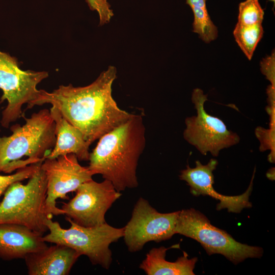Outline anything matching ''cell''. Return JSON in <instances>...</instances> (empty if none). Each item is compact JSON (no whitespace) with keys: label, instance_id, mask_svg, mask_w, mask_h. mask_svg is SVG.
Here are the masks:
<instances>
[{"label":"cell","instance_id":"obj_20","mask_svg":"<svg viewBox=\"0 0 275 275\" xmlns=\"http://www.w3.org/2000/svg\"><path fill=\"white\" fill-rule=\"evenodd\" d=\"M42 163H34L21 168L12 175H0V199L10 185L17 181L29 179L41 167Z\"/></svg>","mask_w":275,"mask_h":275},{"label":"cell","instance_id":"obj_10","mask_svg":"<svg viewBox=\"0 0 275 275\" xmlns=\"http://www.w3.org/2000/svg\"><path fill=\"white\" fill-rule=\"evenodd\" d=\"M75 196L61 209L66 218L85 227H94L106 222L105 215L121 196L112 183L104 179L97 182L91 179L81 184Z\"/></svg>","mask_w":275,"mask_h":275},{"label":"cell","instance_id":"obj_16","mask_svg":"<svg viewBox=\"0 0 275 275\" xmlns=\"http://www.w3.org/2000/svg\"><path fill=\"white\" fill-rule=\"evenodd\" d=\"M170 248H153L147 254L140 268L148 275H193L197 258L188 259L185 253L175 262L166 260V252Z\"/></svg>","mask_w":275,"mask_h":275},{"label":"cell","instance_id":"obj_5","mask_svg":"<svg viewBox=\"0 0 275 275\" xmlns=\"http://www.w3.org/2000/svg\"><path fill=\"white\" fill-rule=\"evenodd\" d=\"M68 229L63 228L57 222L47 218L45 225L49 233L43 236L44 241L70 247L80 256L88 257L93 265L108 269L112 261L110 244L123 236V228L113 227L106 223L97 226L85 227L71 219Z\"/></svg>","mask_w":275,"mask_h":275},{"label":"cell","instance_id":"obj_4","mask_svg":"<svg viewBox=\"0 0 275 275\" xmlns=\"http://www.w3.org/2000/svg\"><path fill=\"white\" fill-rule=\"evenodd\" d=\"M46 190V177L41 167L26 184L21 181L12 183L0 202V224L20 225L43 234L48 231L45 225L48 218L45 210Z\"/></svg>","mask_w":275,"mask_h":275},{"label":"cell","instance_id":"obj_9","mask_svg":"<svg viewBox=\"0 0 275 275\" xmlns=\"http://www.w3.org/2000/svg\"><path fill=\"white\" fill-rule=\"evenodd\" d=\"M179 211L160 213L141 197L134 206L130 219L123 228V236L131 253L141 250L149 241L158 242L170 239L175 234Z\"/></svg>","mask_w":275,"mask_h":275},{"label":"cell","instance_id":"obj_1","mask_svg":"<svg viewBox=\"0 0 275 275\" xmlns=\"http://www.w3.org/2000/svg\"><path fill=\"white\" fill-rule=\"evenodd\" d=\"M116 74V68L110 66L87 86L61 85L51 92L40 90L32 107L51 104L82 132L90 145L133 115L119 108L113 97L112 87Z\"/></svg>","mask_w":275,"mask_h":275},{"label":"cell","instance_id":"obj_21","mask_svg":"<svg viewBox=\"0 0 275 275\" xmlns=\"http://www.w3.org/2000/svg\"><path fill=\"white\" fill-rule=\"evenodd\" d=\"M262 72L266 78L271 82V85L274 87V53L264 59L261 63Z\"/></svg>","mask_w":275,"mask_h":275},{"label":"cell","instance_id":"obj_19","mask_svg":"<svg viewBox=\"0 0 275 275\" xmlns=\"http://www.w3.org/2000/svg\"><path fill=\"white\" fill-rule=\"evenodd\" d=\"M264 14L258 0H245L239 4L237 23L242 25L262 24Z\"/></svg>","mask_w":275,"mask_h":275},{"label":"cell","instance_id":"obj_11","mask_svg":"<svg viewBox=\"0 0 275 275\" xmlns=\"http://www.w3.org/2000/svg\"><path fill=\"white\" fill-rule=\"evenodd\" d=\"M75 154H68L46 158L41 164L46 177L45 210L49 218L64 214L63 210L56 206L58 199L68 200V193L76 191L81 184L92 179L93 173L88 167L81 166Z\"/></svg>","mask_w":275,"mask_h":275},{"label":"cell","instance_id":"obj_23","mask_svg":"<svg viewBox=\"0 0 275 275\" xmlns=\"http://www.w3.org/2000/svg\"><path fill=\"white\" fill-rule=\"evenodd\" d=\"M269 1L273 2L274 4L275 0H269Z\"/></svg>","mask_w":275,"mask_h":275},{"label":"cell","instance_id":"obj_3","mask_svg":"<svg viewBox=\"0 0 275 275\" xmlns=\"http://www.w3.org/2000/svg\"><path fill=\"white\" fill-rule=\"evenodd\" d=\"M22 126L13 125L9 136H0V172L10 174L28 166L43 162L56 142L55 123L45 108L26 118Z\"/></svg>","mask_w":275,"mask_h":275},{"label":"cell","instance_id":"obj_7","mask_svg":"<svg viewBox=\"0 0 275 275\" xmlns=\"http://www.w3.org/2000/svg\"><path fill=\"white\" fill-rule=\"evenodd\" d=\"M48 76L46 71L21 70L15 58L0 50V89L3 92L1 101H8L2 114V126L8 128L21 116L24 104L28 103L27 108H32L40 92L37 85Z\"/></svg>","mask_w":275,"mask_h":275},{"label":"cell","instance_id":"obj_6","mask_svg":"<svg viewBox=\"0 0 275 275\" xmlns=\"http://www.w3.org/2000/svg\"><path fill=\"white\" fill-rule=\"evenodd\" d=\"M175 232L199 242L208 255L221 254L235 264L246 258H260L263 254L262 248L237 241L194 208L179 211Z\"/></svg>","mask_w":275,"mask_h":275},{"label":"cell","instance_id":"obj_2","mask_svg":"<svg viewBox=\"0 0 275 275\" xmlns=\"http://www.w3.org/2000/svg\"><path fill=\"white\" fill-rule=\"evenodd\" d=\"M146 145L145 128L141 115L102 135L90 153L89 169L100 174L120 192L138 186L136 169Z\"/></svg>","mask_w":275,"mask_h":275},{"label":"cell","instance_id":"obj_15","mask_svg":"<svg viewBox=\"0 0 275 275\" xmlns=\"http://www.w3.org/2000/svg\"><path fill=\"white\" fill-rule=\"evenodd\" d=\"M49 111L55 123L56 142L45 159L74 154L80 160H89L90 145L85 140L82 132L69 122L56 107L52 106Z\"/></svg>","mask_w":275,"mask_h":275},{"label":"cell","instance_id":"obj_14","mask_svg":"<svg viewBox=\"0 0 275 275\" xmlns=\"http://www.w3.org/2000/svg\"><path fill=\"white\" fill-rule=\"evenodd\" d=\"M80 256L70 247L54 243L24 259L29 275H67Z\"/></svg>","mask_w":275,"mask_h":275},{"label":"cell","instance_id":"obj_12","mask_svg":"<svg viewBox=\"0 0 275 275\" xmlns=\"http://www.w3.org/2000/svg\"><path fill=\"white\" fill-rule=\"evenodd\" d=\"M217 164V160L213 158L205 165L197 160L196 167L191 168L187 165L186 169L181 171L179 178L187 182L194 196H209L218 200L219 202L216 206L218 210L227 209L230 212L239 213L244 208L251 207L252 204L249 201V198L253 189L255 169L247 190L240 195L228 196L218 193L213 187V172Z\"/></svg>","mask_w":275,"mask_h":275},{"label":"cell","instance_id":"obj_17","mask_svg":"<svg viewBox=\"0 0 275 275\" xmlns=\"http://www.w3.org/2000/svg\"><path fill=\"white\" fill-rule=\"evenodd\" d=\"M263 34L262 24L242 25L237 23L233 31L236 42L250 60Z\"/></svg>","mask_w":275,"mask_h":275},{"label":"cell","instance_id":"obj_8","mask_svg":"<svg viewBox=\"0 0 275 275\" xmlns=\"http://www.w3.org/2000/svg\"><path fill=\"white\" fill-rule=\"evenodd\" d=\"M191 100L197 115L186 118L183 136L202 154L206 155L209 152L213 156H217L221 150L239 142L237 134L228 130L222 120L206 112L204 103L207 100V95L201 89L194 90Z\"/></svg>","mask_w":275,"mask_h":275},{"label":"cell","instance_id":"obj_13","mask_svg":"<svg viewBox=\"0 0 275 275\" xmlns=\"http://www.w3.org/2000/svg\"><path fill=\"white\" fill-rule=\"evenodd\" d=\"M43 234L14 224H0V258L4 260L24 259L30 254L48 245Z\"/></svg>","mask_w":275,"mask_h":275},{"label":"cell","instance_id":"obj_22","mask_svg":"<svg viewBox=\"0 0 275 275\" xmlns=\"http://www.w3.org/2000/svg\"><path fill=\"white\" fill-rule=\"evenodd\" d=\"M207 0H186V4H188L190 8L198 7V8H206V3Z\"/></svg>","mask_w":275,"mask_h":275},{"label":"cell","instance_id":"obj_18","mask_svg":"<svg viewBox=\"0 0 275 275\" xmlns=\"http://www.w3.org/2000/svg\"><path fill=\"white\" fill-rule=\"evenodd\" d=\"M194 15L193 32L199 34L205 43H210L217 36V29L208 14L206 8H191Z\"/></svg>","mask_w":275,"mask_h":275}]
</instances>
